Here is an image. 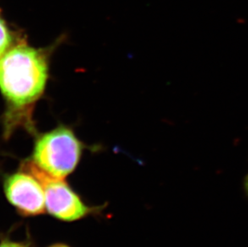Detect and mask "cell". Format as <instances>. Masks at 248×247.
I'll return each instance as SVG.
<instances>
[{
	"instance_id": "obj_7",
	"label": "cell",
	"mask_w": 248,
	"mask_h": 247,
	"mask_svg": "<svg viewBox=\"0 0 248 247\" xmlns=\"http://www.w3.org/2000/svg\"><path fill=\"white\" fill-rule=\"evenodd\" d=\"M47 247H72L70 245H68L67 243H56L51 245L48 246Z\"/></svg>"
},
{
	"instance_id": "obj_4",
	"label": "cell",
	"mask_w": 248,
	"mask_h": 247,
	"mask_svg": "<svg viewBox=\"0 0 248 247\" xmlns=\"http://www.w3.org/2000/svg\"><path fill=\"white\" fill-rule=\"evenodd\" d=\"M3 194L18 215L24 217H38L46 211L45 191L39 180L21 168L2 180Z\"/></svg>"
},
{
	"instance_id": "obj_5",
	"label": "cell",
	"mask_w": 248,
	"mask_h": 247,
	"mask_svg": "<svg viewBox=\"0 0 248 247\" xmlns=\"http://www.w3.org/2000/svg\"><path fill=\"white\" fill-rule=\"evenodd\" d=\"M15 35L0 9V58L15 45Z\"/></svg>"
},
{
	"instance_id": "obj_8",
	"label": "cell",
	"mask_w": 248,
	"mask_h": 247,
	"mask_svg": "<svg viewBox=\"0 0 248 247\" xmlns=\"http://www.w3.org/2000/svg\"><path fill=\"white\" fill-rule=\"evenodd\" d=\"M245 189H246L247 194L248 195V175L246 178V182H245Z\"/></svg>"
},
{
	"instance_id": "obj_3",
	"label": "cell",
	"mask_w": 248,
	"mask_h": 247,
	"mask_svg": "<svg viewBox=\"0 0 248 247\" xmlns=\"http://www.w3.org/2000/svg\"><path fill=\"white\" fill-rule=\"evenodd\" d=\"M21 168L34 175L42 185L45 191L46 211L56 219L64 222H78L102 212L105 206L87 204L65 179H59L40 170L34 164L27 160Z\"/></svg>"
},
{
	"instance_id": "obj_2",
	"label": "cell",
	"mask_w": 248,
	"mask_h": 247,
	"mask_svg": "<svg viewBox=\"0 0 248 247\" xmlns=\"http://www.w3.org/2000/svg\"><path fill=\"white\" fill-rule=\"evenodd\" d=\"M83 149L73 130L61 126L38 137L30 161L50 176L65 179L78 167Z\"/></svg>"
},
{
	"instance_id": "obj_1",
	"label": "cell",
	"mask_w": 248,
	"mask_h": 247,
	"mask_svg": "<svg viewBox=\"0 0 248 247\" xmlns=\"http://www.w3.org/2000/svg\"><path fill=\"white\" fill-rule=\"evenodd\" d=\"M48 78V53L16 42L0 58V93L5 100V137L17 128L33 130L32 111L45 93Z\"/></svg>"
},
{
	"instance_id": "obj_6",
	"label": "cell",
	"mask_w": 248,
	"mask_h": 247,
	"mask_svg": "<svg viewBox=\"0 0 248 247\" xmlns=\"http://www.w3.org/2000/svg\"><path fill=\"white\" fill-rule=\"evenodd\" d=\"M0 247H36L32 239L28 237L23 240H15L7 234H0Z\"/></svg>"
}]
</instances>
